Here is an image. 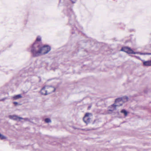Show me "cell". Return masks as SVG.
<instances>
[{"instance_id":"obj_5","label":"cell","mask_w":151,"mask_h":151,"mask_svg":"<svg viewBox=\"0 0 151 151\" xmlns=\"http://www.w3.org/2000/svg\"><path fill=\"white\" fill-rule=\"evenodd\" d=\"M121 51L128 54H135V53L131 49L128 47H123L122 48Z\"/></svg>"},{"instance_id":"obj_9","label":"cell","mask_w":151,"mask_h":151,"mask_svg":"<svg viewBox=\"0 0 151 151\" xmlns=\"http://www.w3.org/2000/svg\"><path fill=\"white\" fill-rule=\"evenodd\" d=\"M121 113H124V114H125V116H126V115H127V111H126V110H122Z\"/></svg>"},{"instance_id":"obj_7","label":"cell","mask_w":151,"mask_h":151,"mask_svg":"<svg viewBox=\"0 0 151 151\" xmlns=\"http://www.w3.org/2000/svg\"><path fill=\"white\" fill-rule=\"evenodd\" d=\"M144 65L146 66H151V61H148L145 62H144Z\"/></svg>"},{"instance_id":"obj_4","label":"cell","mask_w":151,"mask_h":151,"mask_svg":"<svg viewBox=\"0 0 151 151\" xmlns=\"http://www.w3.org/2000/svg\"><path fill=\"white\" fill-rule=\"evenodd\" d=\"M93 118V114L91 113H86L83 118V121L86 124H88L91 122Z\"/></svg>"},{"instance_id":"obj_10","label":"cell","mask_w":151,"mask_h":151,"mask_svg":"<svg viewBox=\"0 0 151 151\" xmlns=\"http://www.w3.org/2000/svg\"><path fill=\"white\" fill-rule=\"evenodd\" d=\"M45 121L47 123H50L51 122V120L49 118H47V119H45Z\"/></svg>"},{"instance_id":"obj_8","label":"cell","mask_w":151,"mask_h":151,"mask_svg":"<svg viewBox=\"0 0 151 151\" xmlns=\"http://www.w3.org/2000/svg\"><path fill=\"white\" fill-rule=\"evenodd\" d=\"M6 138H5V136L2 135L1 134H0V139H5Z\"/></svg>"},{"instance_id":"obj_1","label":"cell","mask_w":151,"mask_h":151,"mask_svg":"<svg viewBox=\"0 0 151 151\" xmlns=\"http://www.w3.org/2000/svg\"><path fill=\"white\" fill-rule=\"evenodd\" d=\"M56 91V89L53 87L46 86L44 87L40 91V94L43 95H47L52 94Z\"/></svg>"},{"instance_id":"obj_3","label":"cell","mask_w":151,"mask_h":151,"mask_svg":"<svg viewBox=\"0 0 151 151\" xmlns=\"http://www.w3.org/2000/svg\"><path fill=\"white\" fill-rule=\"evenodd\" d=\"M51 50V47L48 45L44 46L40 48V50H39L37 54L38 55H45L46 54L48 53Z\"/></svg>"},{"instance_id":"obj_2","label":"cell","mask_w":151,"mask_h":151,"mask_svg":"<svg viewBox=\"0 0 151 151\" xmlns=\"http://www.w3.org/2000/svg\"><path fill=\"white\" fill-rule=\"evenodd\" d=\"M128 99H129L128 97L127 96H124L120 97V98H118V99H116L113 105L115 107V108H116V107L122 106L125 102L128 101Z\"/></svg>"},{"instance_id":"obj_6","label":"cell","mask_w":151,"mask_h":151,"mask_svg":"<svg viewBox=\"0 0 151 151\" xmlns=\"http://www.w3.org/2000/svg\"><path fill=\"white\" fill-rule=\"evenodd\" d=\"M9 117L11 119H13L15 120H21L22 118H21V117H17V116H10Z\"/></svg>"}]
</instances>
